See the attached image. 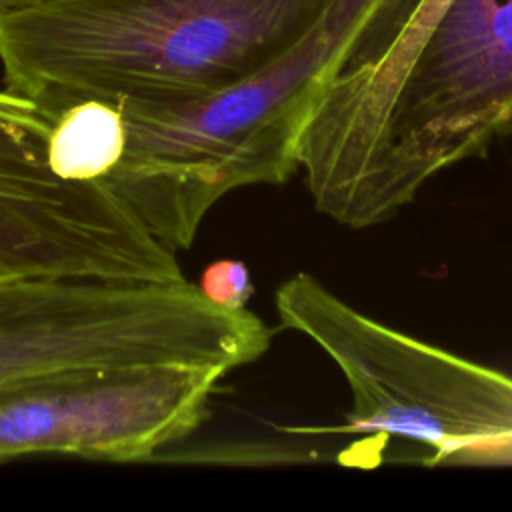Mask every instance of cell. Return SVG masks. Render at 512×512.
<instances>
[{
    "mask_svg": "<svg viewBox=\"0 0 512 512\" xmlns=\"http://www.w3.org/2000/svg\"><path fill=\"white\" fill-rule=\"evenodd\" d=\"M510 130L512 0H450L380 86L312 108L298 166L318 212L368 228Z\"/></svg>",
    "mask_w": 512,
    "mask_h": 512,
    "instance_id": "cell-1",
    "label": "cell"
},
{
    "mask_svg": "<svg viewBox=\"0 0 512 512\" xmlns=\"http://www.w3.org/2000/svg\"><path fill=\"white\" fill-rule=\"evenodd\" d=\"M330 0H52L0 20L4 88L58 114L230 86L300 40Z\"/></svg>",
    "mask_w": 512,
    "mask_h": 512,
    "instance_id": "cell-2",
    "label": "cell"
},
{
    "mask_svg": "<svg viewBox=\"0 0 512 512\" xmlns=\"http://www.w3.org/2000/svg\"><path fill=\"white\" fill-rule=\"evenodd\" d=\"M380 0H330L310 30L254 74L166 104L118 106L126 146L104 178L172 252L194 244L228 192L282 184L316 96Z\"/></svg>",
    "mask_w": 512,
    "mask_h": 512,
    "instance_id": "cell-3",
    "label": "cell"
},
{
    "mask_svg": "<svg viewBox=\"0 0 512 512\" xmlns=\"http://www.w3.org/2000/svg\"><path fill=\"white\" fill-rule=\"evenodd\" d=\"M284 328L310 338L352 392L358 436L342 466H512V376L394 330L298 272L274 296Z\"/></svg>",
    "mask_w": 512,
    "mask_h": 512,
    "instance_id": "cell-4",
    "label": "cell"
},
{
    "mask_svg": "<svg viewBox=\"0 0 512 512\" xmlns=\"http://www.w3.org/2000/svg\"><path fill=\"white\" fill-rule=\"evenodd\" d=\"M270 328L196 284L96 276H0V386L66 372L258 360Z\"/></svg>",
    "mask_w": 512,
    "mask_h": 512,
    "instance_id": "cell-5",
    "label": "cell"
},
{
    "mask_svg": "<svg viewBox=\"0 0 512 512\" xmlns=\"http://www.w3.org/2000/svg\"><path fill=\"white\" fill-rule=\"evenodd\" d=\"M216 366L84 370L0 386V460L70 454L146 462L206 418Z\"/></svg>",
    "mask_w": 512,
    "mask_h": 512,
    "instance_id": "cell-6",
    "label": "cell"
},
{
    "mask_svg": "<svg viewBox=\"0 0 512 512\" xmlns=\"http://www.w3.org/2000/svg\"><path fill=\"white\" fill-rule=\"evenodd\" d=\"M54 118L0 90V276H92L122 238L126 210L112 188L52 168Z\"/></svg>",
    "mask_w": 512,
    "mask_h": 512,
    "instance_id": "cell-7",
    "label": "cell"
},
{
    "mask_svg": "<svg viewBox=\"0 0 512 512\" xmlns=\"http://www.w3.org/2000/svg\"><path fill=\"white\" fill-rule=\"evenodd\" d=\"M126 146L124 114L116 104L86 100L56 114L48 154L52 168L66 180H104L120 162Z\"/></svg>",
    "mask_w": 512,
    "mask_h": 512,
    "instance_id": "cell-8",
    "label": "cell"
},
{
    "mask_svg": "<svg viewBox=\"0 0 512 512\" xmlns=\"http://www.w3.org/2000/svg\"><path fill=\"white\" fill-rule=\"evenodd\" d=\"M200 292L214 304L228 310L246 308L254 294L248 266L240 260H216L200 276Z\"/></svg>",
    "mask_w": 512,
    "mask_h": 512,
    "instance_id": "cell-9",
    "label": "cell"
},
{
    "mask_svg": "<svg viewBox=\"0 0 512 512\" xmlns=\"http://www.w3.org/2000/svg\"><path fill=\"white\" fill-rule=\"evenodd\" d=\"M52 0H0V20L8 16H16L22 12H28L32 8H38Z\"/></svg>",
    "mask_w": 512,
    "mask_h": 512,
    "instance_id": "cell-10",
    "label": "cell"
}]
</instances>
